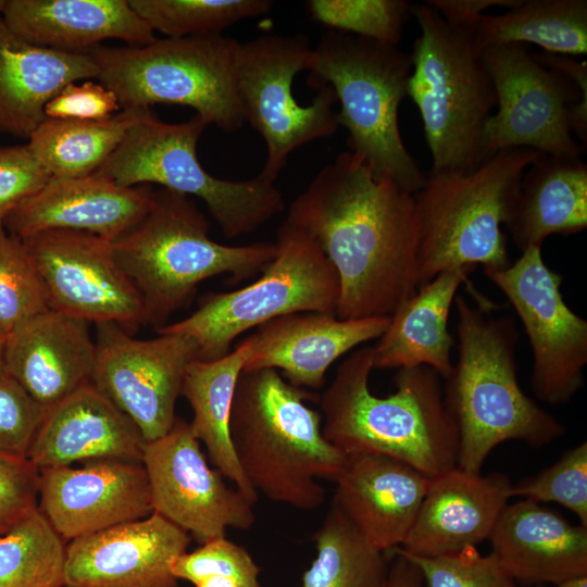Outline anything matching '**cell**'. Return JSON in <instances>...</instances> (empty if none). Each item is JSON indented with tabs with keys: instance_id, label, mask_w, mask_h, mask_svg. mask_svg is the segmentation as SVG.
Wrapping results in <instances>:
<instances>
[{
	"instance_id": "7dc6e473",
	"label": "cell",
	"mask_w": 587,
	"mask_h": 587,
	"mask_svg": "<svg viewBox=\"0 0 587 587\" xmlns=\"http://www.w3.org/2000/svg\"><path fill=\"white\" fill-rule=\"evenodd\" d=\"M391 555L395 560L388 569L386 587H423L424 578L420 569L400 554Z\"/></svg>"
},
{
	"instance_id": "ee69618b",
	"label": "cell",
	"mask_w": 587,
	"mask_h": 587,
	"mask_svg": "<svg viewBox=\"0 0 587 587\" xmlns=\"http://www.w3.org/2000/svg\"><path fill=\"white\" fill-rule=\"evenodd\" d=\"M39 470L0 453V536L38 508Z\"/></svg>"
},
{
	"instance_id": "1f68e13d",
	"label": "cell",
	"mask_w": 587,
	"mask_h": 587,
	"mask_svg": "<svg viewBox=\"0 0 587 587\" xmlns=\"http://www.w3.org/2000/svg\"><path fill=\"white\" fill-rule=\"evenodd\" d=\"M483 49L534 43L545 52L570 57L587 51L586 0H520L501 14H483L475 28Z\"/></svg>"
},
{
	"instance_id": "b9f144b4",
	"label": "cell",
	"mask_w": 587,
	"mask_h": 587,
	"mask_svg": "<svg viewBox=\"0 0 587 587\" xmlns=\"http://www.w3.org/2000/svg\"><path fill=\"white\" fill-rule=\"evenodd\" d=\"M47 411L14 378L0 371V453L28 459Z\"/></svg>"
},
{
	"instance_id": "8fae6325",
	"label": "cell",
	"mask_w": 587,
	"mask_h": 587,
	"mask_svg": "<svg viewBox=\"0 0 587 587\" xmlns=\"http://www.w3.org/2000/svg\"><path fill=\"white\" fill-rule=\"evenodd\" d=\"M275 243L276 257L255 282L203 296L191 315L157 333L191 337L199 348L198 360L212 361L226 355L240 334L275 317L303 312L336 315L338 275L315 239L285 218Z\"/></svg>"
},
{
	"instance_id": "4316f807",
	"label": "cell",
	"mask_w": 587,
	"mask_h": 587,
	"mask_svg": "<svg viewBox=\"0 0 587 587\" xmlns=\"http://www.w3.org/2000/svg\"><path fill=\"white\" fill-rule=\"evenodd\" d=\"M89 53L33 45L0 17V133L28 139L46 104L67 84L97 78Z\"/></svg>"
},
{
	"instance_id": "bcb514c9",
	"label": "cell",
	"mask_w": 587,
	"mask_h": 587,
	"mask_svg": "<svg viewBox=\"0 0 587 587\" xmlns=\"http://www.w3.org/2000/svg\"><path fill=\"white\" fill-rule=\"evenodd\" d=\"M520 0H427L426 4L436 10L452 26L475 29L484 14L491 7L512 8Z\"/></svg>"
},
{
	"instance_id": "9a60e30c",
	"label": "cell",
	"mask_w": 587,
	"mask_h": 587,
	"mask_svg": "<svg viewBox=\"0 0 587 587\" xmlns=\"http://www.w3.org/2000/svg\"><path fill=\"white\" fill-rule=\"evenodd\" d=\"M91 384L139 428L146 441L173 426L188 365L199 359L196 341L182 334L132 337L115 323H98Z\"/></svg>"
},
{
	"instance_id": "484cf974",
	"label": "cell",
	"mask_w": 587,
	"mask_h": 587,
	"mask_svg": "<svg viewBox=\"0 0 587 587\" xmlns=\"http://www.w3.org/2000/svg\"><path fill=\"white\" fill-rule=\"evenodd\" d=\"M491 553L520 585H560L587 576V527L540 503L521 500L501 511Z\"/></svg>"
},
{
	"instance_id": "44dd1931",
	"label": "cell",
	"mask_w": 587,
	"mask_h": 587,
	"mask_svg": "<svg viewBox=\"0 0 587 587\" xmlns=\"http://www.w3.org/2000/svg\"><path fill=\"white\" fill-rule=\"evenodd\" d=\"M390 316L342 320L320 312L292 313L258 326L242 371L275 369L300 388L321 389L328 367L361 344L379 338Z\"/></svg>"
},
{
	"instance_id": "836d02e7",
	"label": "cell",
	"mask_w": 587,
	"mask_h": 587,
	"mask_svg": "<svg viewBox=\"0 0 587 587\" xmlns=\"http://www.w3.org/2000/svg\"><path fill=\"white\" fill-rule=\"evenodd\" d=\"M313 540L316 555L302 576V587H386L387 555L334 501Z\"/></svg>"
},
{
	"instance_id": "603a6c76",
	"label": "cell",
	"mask_w": 587,
	"mask_h": 587,
	"mask_svg": "<svg viewBox=\"0 0 587 587\" xmlns=\"http://www.w3.org/2000/svg\"><path fill=\"white\" fill-rule=\"evenodd\" d=\"M89 322L51 309L5 337L3 371L50 409L91 383L96 344Z\"/></svg>"
},
{
	"instance_id": "d6986e66",
	"label": "cell",
	"mask_w": 587,
	"mask_h": 587,
	"mask_svg": "<svg viewBox=\"0 0 587 587\" xmlns=\"http://www.w3.org/2000/svg\"><path fill=\"white\" fill-rule=\"evenodd\" d=\"M190 537L158 513L66 544L63 587H177L173 560Z\"/></svg>"
},
{
	"instance_id": "d6a6232c",
	"label": "cell",
	"mask_w": 587,
	"mask_h": 587,
	"mask_svg": "<svg viewBox=\"0 0 587 587\" xmlns=\"http://www.w3.org/2000/svg\"><path fill=\"white\" fill-rule=\"evenodd\" d=\"M148 109H124L102 121L46 117L27 146L52 178L89 176L107 162Z\"/></svg>"
},
{
	"instance_id": "7bdbcfd3",
	"label": "cell",
	"mask_w": 587,
	"mask_h": 587,
	"mask_svg": "<svg viewBox=\"0 0 587 587\" xmlns=\"http://www.w3.org/2000/svg\"><path fill=\"white\" fill-rule=\"evenodd\" d=\"M51 178L27 145L0 147V224Z\"/></svg>"
},
{
	"instance_id": "e575fe53",
	"label": "cell",
	"mask_w": 587,
	"mask_h": 587,
	"mask_svg": "<svg viewBox=\"0 0 587 587\" xmlns=\"http://www.w3.org/2000/svg\"><path fill=\"white\" fill-rule=\"evenodd\" d=\"M65 549L36 508L0 536V587H63Z\"/></svg>"
},
{
	"instance_id": "8992f818",
	"label": "cell",
	"mask_w": 587,
	"mask_h": 587,
	"mask_svg": "<svg viewBox=\"0 0 587 587\" xmlns=\"http://www.w3.org/2000/svg\"><path fill=\"white\" fill-rule=\"evenodd\" d=\"M421 35L413 43L407 96L417 107L430 173H466L485 160L484 132L496 90L475 29L450 25L426 3L411 4Z\"/></svg>"
},
{
	"instance_id": "2e32d148",
	"label": "cell",
	"mask_w": 587,
	"mask_h": 587,
	"mask_svg": "<svg viewBox=\"0 0 587 587\" xmlns=\"http://www.w3.org/2000/svg\"><path fill=\"white\" fill-rule=\"evenodd\" d=\"M21 240L49 309L124 329L146 324L140 295L117 264L111 241L70 229L45 230Z\"/></svg>"
},
{
	"instance_id": "30bf717a",
	"label": "cell",
	"mask_w": 587,
	"mask_h": 587,
	"mask_svg": "<svg viewBox=\"0 0 587 587\" xmlns=\"http://www.w3.org/2000/svg\"><path fill=\"white\" fill-rule=\"evenodd\" d=\"M208 126L197 114L183 123H165L148 109L96 173L124 187L157 184L198 197L225 237L250 234L284 210L283 193L258 175L229 180L209 174L197 155Z\"/></svg>"
},
{
	"instance_id": "8d00e7d4",
	"label": "cell",
	"mask_w": 587,
	"mask_h": 587,
	"mask_svg": "<svg viewBox=\"0 0 587 587\" xmlns=\"http://www.w3.org/2000/svg\"><path fill=\"white\" fill-rule=\"evenodd\" d=\"M49 310L35 265L22 240L0 224V335Z\"/></svg>"
},
{
	"instance_id": "6da1fadb",
	"label": "cell",
	"mask_w": 587,
	"mask_h": 587,
	"mask_svg": "<svg viewBox=\"0 0 587 587\" xmlns=\"http://www.w3.org/2000/svg\"><path fill=\"white\" fill-rule=\"evenodd\" d=\"M287 220L310 234L339 279L336 316H390L417 291L414 197L345 151L290 203Z\"/></svg>"
},
{
	"instance_id": "4fadbf2b",
	"label": "cell",
	"mask_w": 587,
	"mask_h": 587,
	"mask_svg": "<svg viewBox=\"0 0 587 587\" xmlns=\"http://www.w3.org/2000/svg\"><path fill=\"white\" fill-rule=\"evenodd\" d=\"M313 47L304 34H263L238 42L236 83L245 123L263 138L266 159L263 179L275 183L298 148L328 138L338 129L330 86H322L308 105L294 97L296 75L310 71Z\"/></svg>"
},
{
	"instance_id": "74e56055",
	"label": "cell",
	"mask_w": 587,
	"mask_h": 587,
	"mask_svg": "<svg viewBox=\"0 0 587 587\" xmlns=\"http://www.w3.org/2000/svg\"><path fill=\"white\" fill-rule=\"evenodd\" d=\"M405 0H309L311 18L330 30L398 46L411 16Z\"/></svg>"
},
{
	"instance_id": "3957f363",
	"label": "cell",
	"mask_w": 587,
	"mask_h": 587,
	"mask_svg": "<svg viewBox=\"0 0 587 587\" xmlns=\"http://www.w3.org/2000/svg\"><path fill=\"white\" fill-rule=\"evenodd\" d=\"M454 303L458 358L444 378V401L458 429L457 466L479 474L498 445L521 440L540 448L565 435L566 427L519 384L514 317L492 316L461 296Z\"/></svg>"
},
{
	"instance_id": "5bb4252c",
	"label": "cell",
	"mask_w": 587,
	"mask_h": 587,
	"mask_svg": "<svg viewBox=\"0 0 587 587\" xmlns=\"http://www.w3.org/2000/svg\"><path fill=\"white\" fill-rule=\"evenodd\" d=\"M512 304L533 353L530 386L549 404H565L584 387L587 322L569 308L561 274L545 263L541 247H529L509 266L484 270Z\"/></svg>"
},
{
	"instance_id": "e0dca14e",
	"label": "cell",
	"mask_w": 587,
	"mask_h": 587,
	"mask_svg": "<svg viewBox=\"0 0 587 587\" xmlns=\"http://www.w3.org/2000/svg\"><path fill=\"white\" fill-rule=\"evenodd\" d=\"M142 464L152 512L190 533L199 544L226 537L228 528L248 530L254 524L253 504L209 466L185 420L176 416L164 436L147 442Z\"/></svg>"
},
{
	"instance_id": "4dcf8cb0",
	"label": "cell",
	"mask_w": 587,
	"mask_h": 587,
	"mask_svg": "<svg viewBox=\"0 0 587 587\" xmlns=\"http://www.w3.org/2000/svg\"><path fill=\"white\" fill-rule=\"evenodd\" d=\"M251 351L249 336L234 351L212 361L195 360L186 371L182 395L189 402L193 435L203 442L210 460L252 504L258 494L247 480L235 455L229 416L239 375Z\"/></svg>"
},
{
	"instance_id": "f6af8a7d",
	"label": "cell",
	"mask_w": 587,
	"mask_h": 587,
	"mask_svg": "<svg viewBox=\"0 0 587 587\" xmlns=\"http://www.w3.org/2000/svg\"><path fill=\"white\" fill-rule=\"evenodd\" d=\"M116 96L100 83L86 80L64 86L45 107L50 118L102 121L118 113Z\"/></svg>"
},
{
	"instance_id": "ab89813d",
	"label": "cell",
	"mask_w": 587,
	"mask_h": 587,
	"mask_svg": "<svg viewBox=\"0 0 587 587\" xmlns=\"http://www.w3.org/2000/svg\"><path fill=\"white\" fill-rule=\"evenodd\" d=\"M391 553L400 554L414 563L428 587H521L494 553L483 555L473 546L455 553L433 558L409 554L399 547L386 555Z\"/></svg>"
},
{
	"instance_id": "60d3db41",
	"label": "cell",
	"mask_w": 587,
	"mask_h": 587,
	"mask_svg": "<svg viewBox=\"0 0 587 587\" xmlns=\"http://www.w3.org/2000/svg\"><path fill=\"white\" fill-rule=\"evenodd\" d=\"M173 575L193 585L208 576H227L245 587H262L260 567L241 546L226 539L215 538L200 548L176 557L171 565Z\"/></svg>"
},
{
	"instance_id": "f35d334b",
	"label": "cell",
	"mask_w": 587,
	"mask_h": 587,
	"mask_svg": "<svg viewBox=\"0 0 587 587\" xmlns=\"http://www.w3.org/2000/svg\"><path fill=\"white\" fill-rule=\"evenodd\" d=\"M511 495L537 503L557 502L587 527V442L567 450L538 474L512 484Z\"/></svg>"
},
{
	"instance_id": "52a82bcc",
	"label": "cell",
	"mask_w": 587,
	"mask_h": 587,
	"mask_svg": "<svg viewBox=\"0 0 587 587\" xmlns=\"http://www.w3.org/2000/svg\"><path fill=\"white\" fill-rule=\"evenodd\" d=\"M309 84L330 86L340 103L338 126L348 132L349 151L376 177L414 195L426 176L402 140L398 112L412 73L411 54L370 38L328 29L313 47Z\"/></svg>"
},
{
	"instance_id": "f907efd6",
	"label": "cell",
	"mask_w": 587,
	"mask_h": 587,
	"mask_svg": "<svg viewBox=\"0 0 587 587\" xmlns=\"http://www.w3.org/2000/svg\"><path fill=\"white\" fill-rule=\"evenodd\" d=\"M5 337L0 335V371L3 370V349H4Z\"/></svg>"
},
{
	"instance_id": "7c38bea8",
	"label": "cell",
	"mask_w": 587,
	"mask_h": 587,
	"mask_svg": "<svg viewBox=\"0 0 587 587\" xmlns=\"http://www.w3.org/2000/svg\"><path fill=\"white\" fill-rule=\"evenodd\" d=\"M483 59L497 96L484 132L486 159L519 148L579 159L587 143V82L546 67L522 43L485 47Z\"/></svg>"
},
{
	"instance_id": "d4e9b609",
	"label": "cell",
	"mask_w": 587,
	"mask_h": 587,
	"mask_svg": "<svg viewBox=\"0 0 587 587\" xmlns=\"http://www.w3.org/2000/svg\"><path fill=\"white\" fill-rule=\"evenodd\" d=\"M146 445L136 424L88 383L48 409L28 460L38 470L95 459L142 463Z\"/></svg>"
},
{
	"instance_id": "ac0fdd59",
	"label": "cell",
	"mask_w": 587,
	"mask_h": 587,
	"mask_svg": "<svg viewBox=\"0 0 587 587\" xmlns=\"http://www.w3.org/2000/svg\"><path fill=\"white\" fill-rule=\"evenodd\" d=\"M38 497V508L66 542L152 513L143 464L120 459L41 469Z\"/></svg>"
},
{
	"instance_id": "816d5d0a",
	"label": "cell",
	"mask_w": 587,
	"mask_h": 587,
	"mask_svg": "<svg viewBox=\"0 0 587 587\" xmlns=\"http://www.w3.org/2000/svg\"><path fill=\"white\" fill-rule=\"evenodd\" d=\"M9 0H0V17L3 16L5 9L8 7Z\"/></svg>"
},
{
	"instance_id": "f1b7e54d",
	"label": "cell",
	"mask_w": 587,
	"mask_h": 587,
	"mask_svg": "<svg viewBox=\"0 0 587 587\" xmlns=\"http://www.w3.org/2000/svg\"><path fill=\"white\" fill-rule=\"evenodd\" d=\"M471 268L442 272L390 315L379 341L372 346L373 369L425 365L446 378L452 370L455 341L448 320L457 291Z\"/></svg>"
},
{
	"instance_id": "ffe728a7",
	"label": "cell",
	"mask_w": 587,
	"mask_h": 587,
	"mask_svg": "<svg viewBox=\"0 0 587 587\" xmlns=\"http://www.w3.org/2000/svg\"><path fill=\"white\" fill-rule=\"evenodd\" d=\"M148 185L124 187L97 173L51 178L2 222L20 239L50 229L86 232L116 241L134 229L153 204Z\"/></svg>"
},
{
	"instance_id": "9c48e42d",
	"label": "cell",
	"mask_w": 587,
	"mask_h": 587,
	"mask_svg": "<svg viewBox=\"0 0 587 587\" xmlns=\"http://www.w3.org/2000/svg\"><path fill=\"white\" fill-rule=\"evenodd\" d=\"M238 40L222 34L157 38L143 46H98L88 53L97 79L121 108L179 104L208 125L234 133L245 124L236 83Z\"/></svg>"
},
{
	"instance_id": "681fc988",
	"label": "cell",
	"mask_w": 587,
	"mask_h": 587,
	"mask_svg": "<svg viewBox=\"0 0 587 587\" xmlns=\"http://www.w3.org/2000/svg\"><path fill=\"white\" fill-rule=\"evenodd\" d=\"M557 587H587V576L569 580L566 583L557 585Z\"/></svg>"
},
{
	"instance_id": "83f0119b",
	"label": "cell",
	"mask_w": 587,
	"mask_h": 587,
	"mask_svg": "<svg viewBox=\"0 0 587 587\" xmlns=\"http://www.w3.org/2000/svg\"><path fill=\"white\" fill-rule=\"evenodd\" d=\"M2 18L26 41L66 52L88 53L107 39L130 46L157 39L128 0H9Z\"/></svg>"
},
{
	"instance_id": "f546056e",
	"label": "cell",
	"mask_w": 587,
	"mask_h": 587,
	"mask_svg": "<svg viewBox=\"0 0 587 587\" xmlns=\"http://www.w3.org/2000/svg\"><path fill=\"white\" fill-rule=\"evenodd\" d=\"M507 227L524 251L587 227V165L540 153L524 172Z\"/></svg>"
},
{
	"instance_id": "d590c367",
	"label": "cell",
	"mask_w": 587,
	"mask_h": 587,
	"mask_svg": "<svg viewBox=\"0 0 587 587\" xmlns=\"http://www.w3.org/2000/svg\"><path fill=\"white\" fill-rule=\"evenodd\" d=\"M150 28L167 38L221 34L240 21L271 11V0H128Z\"/></svg>"
},
{
	"instance_id": "7402d4cb",
	"label": "cell",
	"mask_w": 587,
	"mask_h": 587,
	"mask_svg": "<svg viewBox=\"0 0 587 587\" xmlns=\"http://www.w3.org/2000/svg\"><path fill=\"white\" fill-rule=\"evenodd\" d=\"M512 483L504 473L473 474L458 466L430 478L401 550L439 557L488 539L508 504Z\"/></svg>"
},
{
	"instance_id": "c3c4849f",
	"label": "cell",
	"mask_w": 587,
	"mask_h": 587,
	"mask_svg": "<svg viewBox=\"0 0 587 587\" xmlns=\"http://www.w3.org/2000/svg\"><path fill=\"white\" fill-rule=\"evenodd\" d=\"M195 587H245L239 582L227 576H208L195 584Z\"/></svg>"
},
{
	"instance_id": "7a4b0ae2",
	"label": "cell",
	"mask_w": 587,
	"mask_h": 587,
	"mask_svg": "<svg viewBox=\"0 0 587 587\" xmlns=\"http://www.w3.org/2000/svg\"><path fill=\"white\" fill-rule=\"evenodd\" d=\"M372 346L352 351L320 397L324 437L346 454L377 453L402 461L428 478L457 466L458 429L440 375L420 365L399 369L396 391L373 395Z\"/></svg>"
},
{
	"instance_id": "ba28073f",
	"label": "cell",
	"mask_w": 587,
	"mask_h": 587,
	"mask_svg": "<svg viewBox=\"0 0 587 587\" xmlns=\"http://www.w3.org/2000/svg\"><path fill=\"white\" fill-rule=\"evenodd\" d=\"M540 154L499 151L477 168L430 173L414 197L419 221L417 289L442 272L500 270L511 264L501 224H507L521 178Z\"/></svg>"
},
{
	"instance_id": "cb8c5ba5",
	"label": "cell",
	"mask_w": 587,
	"mask_h": 587,
	"mask_svg": "<svg viewBox=\"0 0 587 587\" xmlns=\"http://www.w3.org/2000/svg\"><path fill=\"white\" fill-rule=\"evenodd\" d=\"M333 501L364 538L385 554L405 540L430 478L377 453H349L335 478Z\"/></svg>"
},
{
	"instance_id": "5b68a950",
	"label": "cell",
	"mask_w": 587,
	"mask_h": 587,
	"mask_svg": "<svg viewBox=\"0 0 587 587\" xmlns=\"http://www.w3.org/2000/svg\"><path fill=\"white\" fill-rule=\"evenodd\" d=\"M112 250L140 295L146 324L157 328L188 305L202 280L228 274V282L237 284L261 273L278 252L275 242L227 246L214 241L195 201L165 188L154 190L148 214L112 242Z\"/></svg>"
},
{
	"instance_id": "277c9868",
	"label": "cell",
	"mask_w": 587,
	"mask_h": 587,
	"mask_svg": "<svg viewBox=\"0 0 587 587\" xmlns=\"http://www.w3.org/2000/svg\"><path fill=\"white\" fill-rule=\"evenodd\" d=\"M310 399L317 396L275 369L242 371L229 416L235 455L257 494L307 511L325 501L319 479L334 482L347 459L324 437Z\"/></svg>"
}]
</instances>
